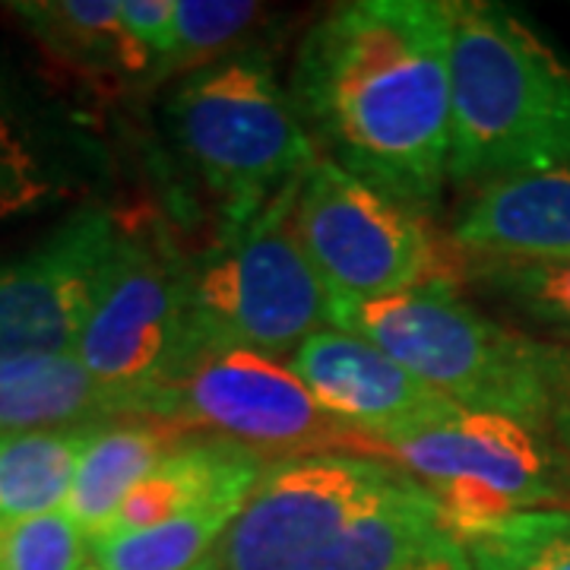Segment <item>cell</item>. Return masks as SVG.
<instances>
[{
	"label": "cell",
	"instance_id": "cell-24",
	"mask_svg": "<svg viewBox=\"0 0 570 570\" xmlns=\"http://www.w3.org/2000/svg\"><path fill=\"white\" fill-rule=\"evenodd\" d=\"M261 13L264 7L254 0H175V58L168 80H181L242 51V39Z\"/></svg>",
	"mask_w": 570,
	"mask_h": 570
},
{
	"label": "cell",
	"instance_id": "cell-12",
	"mask_svg": "<svg viewBox=\"0 0 570 570\" xmlns=\"http://www.w3.org/2000/svg\"><path fill=\"white\" fill-rule=\"evenodd\" d=\"M285 362L314 400L340 425L367 441L377 456L390 441L434 425L460 409L387 352L340 326L311 333Z\"/></svg>",
	"mask_w": 570,
	"mask_h": 570
},
{
	"label": "cell",
	"instance_id": "cell-10",
	"mask_svg": "<svg viewBox=\"0 0 570 570\" xmlns=\"http://www.w3.org/2000/svg\"><path fill=\"white\" fill-rule=\"evenodd\" d=\"M409 475L374 453L273 460L216 549V570H321L346 530Z\"/></svg>",
	"mask_w": 570,
	"mask_h": 570
},
{
	"label": "cell",
	"instance_id": "cell-2",
	"mask_svg": "<svg viewBox=\"0 0 570 570\" xmlns=\"http://www.w3.org/2000/svg\"><path fill=\"white\" fill-rule=\"evenodd\" d=\"M330 326L374 343L466 412L551 431L570 400V346L494 321L456 279L377 302H330Z\"/></svg>",
	"mask_w": 570,
	"mask_h": 570
},
{
	"label": "cell",
	"instance_id": "cell-25",
	"mask_svg": "<svg viewBox=\"0 0 570 570\" xmlns=\"http://www.w3.org/2000/svg\"><path fill=\"white\" fill-rule=\"evenodd\" d=\"M89 539L63 513L0 517V570H89Z\"/></svg>",
	"mask_w": 570,
	"mask_h": 570
},
{
	"label": "cell",
	"instance_id": "cell-26",
	"mask_svg": "<svg viewBox=\"0 0 570 570\" xmlns=\"http://www.w3.org/2000/svg\"><path fill=\"white\" fill-rule=\"evenodd\" d=\"M121 20L153 63L156 82L168 80L175 58V0H121Z\"/></svg>",
	"mask_w": 570,
	"mask_h": 570
},
{
	"label": "cell",
	"instance_id": "cell-17",
	"mask_svg": "<svg viewBox=\"0 0 570 570\" xmlns=\"http://www.w3.org/2000/svg\"><path fill=\"white\" fill-rule=\"evenodd\" d=\"M187 431L156 419H115L82 453L63 513L96 539L115 520L127 494L140 485L171 450L187 441Z\"/></svg>",
	"mask_w": 570,
	"mask_h": 570
},
{
	"label": "cell",
	"instance_id": "cell-27",
	"mask_svg": "<svg viewBox=\"0 0 570 570\" xmlns=\"http://www.w3.org/2000/svg\"><path fill=\"white\" fill-rule=\"evenodd\" d=\"M551 431H554V438H558V444L570 453V400L561 406V412L554 415V422H551Z\"/></svg>",
	"mask_w": 570,
	"mask_h": 570
},
{
	"label": "cell",
	"instance_id": "cell-14",
	"mask_svg": "<svg viewBox=\"0 0 570 570\" xmlns=\"http://www.w3.org/2000/svg\"><path fill=\"white\" fill-rule=\"evenodd\" d=\"M266 466L269 460L257 450L194 431L127 494L99 535L149 530L216 501H247Z\"/></svg>",
	"mask_w": 570,
	"mask_h": 570
},
{
	"label": "cell",
	"instance_id": "cell-9",
	"mask_svg": "<svg viewBox=\"0 0 570 570\" xmlns=\"http://www.w3.org/2000/svg\"><path fill=\"white\" fill-rule=\"evenodd\" d=\"M137 419L216 434L264 453L269 463L340 450L374 453L314 400L285 358L250 348H216L187 358L142 400Z\"/></svg>",
	"mask_w": 570,
	"mask_h": 570
},
{
	"label": "cell",
	"instance_id": "cell-16",
	"mask_svg": "<svg viewBox=\"0 0 570 570\" xmlns=\"http://www.w3.org/2000/svg\"><path fill=\"white\" fill-rule=\"evenodd\" d=\"M7 10L51 61L86 80L156 86L153 63L124 29L121 0H26Z\"/></svg>",
	"mask_w": 570,
	"mask_h": 570
},
{
	"label": "cell",
	"instance_id": "cell-13",
	"mask_svg": "<svg viewBox=\"0 0 570 570\" xmlns=\"http://www.w3.org/2000/svg\"><path fill=\"white\" fill-rule=\"evenodd\" d=\"M448 242L466 257H570V168L513 175L472 190Z\"/></svg>",
	"mask_w": 570,
	"mask_h": 570
},
{
	"label": "cell",
	"instance_id": "cell-18",
	"mask_svg": "<svg viewBox=\"0 0 570 570\" xmlns=\"http://www.w3.org/2000/svg\"><path fill=\"white\" fill-rule=\"evenodd\" d=\"M105 425L86 422L0 434V517L20 520L63 510L82 453Z\"/></svg>",
	"mask_w": 570,
	"mask_h": 570
},
{
	"label": "cell",
	"instance_id": "cell-6",
	"mask_svg": "<svg viewBox=\"0 0 570 570\" xmlns=\"http://www.w3.org/2000/svg\"><path fill=\"white\" fill-rule=\"evenodd\" d=\"M187 264L159 219L121 216L115 254L73 348L115 419H137L142 400L181 362Z\"/></svg>",
	"mask_w": 570,
	"mask_h": 570
},
{
	"label": "cell",
	"instance_id": "cell-23",
	"mask_svg": "<svg viewBox=\"0 0 570 570\" xmlns=\"http://www.w3.org/2000/svg\"><path fill=\"white\" fill-rule=\"evenodd\" d=\"M63 197L58 163L32 124L0 99V223L39 213Z\"/></svg>",
	"mask_w": 570,
	"mask_h": 570
},
{
	"label": "cell",
	"instance_id": "cell-1",
	"mask_svg": "<svg viewBox=\"0 0 570 570\" xmlns=\"http://www.w3.org/2000/svg\"><path fill=\"white\" fill-rule=\"evenodd\" d=\"M453 0H352L295 51L288 92L321 156L431 219L450 187Z\"/></svg>",
	"mask_w": 570,
	"mask_h": 570
},
{
	"label": "cell",
	"instance_id": "cell-3",
	"mask_svg": "<svg viewBox=\"0 0 570 570\" xmlns=\"http://www.w3.org/2000/svg\"><path fill=\"white\" fill-rule=\"evenodd\" d=\"M450 187L570 168V67L508 7L453 0Z\"/></svg>",
	"mask_w": 570,
	"mask_h": 570
},
{
	"label": "cell",
	"instance_id": "cell-21",
	"mask_svg": "<svg viewBox=\"0 0 570 570\" xmlns=\"http://www.w3.org/2000/svg\"><path fill=\"white\" fill-rule=\"evenodd\" d=\"M460 283L570 340V257H466Z\"/></svg>",
	"mask_w": 570,
	"mask_h": 570
},
{
	"label": "cell",
	"instance_id": "cell-19",
	"mask_svg": "<svg viewBox=\"0 0 570 570\" xmlns=\"http://www.w3.org/2000/svg\"><path fill=\"white\" fill-rule=\"evenodd\" d=\"M111 419L102 390L73 352L0 365V434Z\"/></svg>",
	"mask_w": 570,
	"mask_h": 570
},
{
	"label": "cell",
	"instance_id": "cell-8",
	"mask_svg": "<svg viewBox=\"0 0 570 570\" xmlns=\"http://www.w3.org/2000/svg\"><path fill=\"white\" fill-rule=\"evenodd\" d=\"M292 223L330 302H377L434 279L460 283L463 254L438 242L425 216L324 156L298 184Z\"/></svg>",
	"mask_w": 570,
	"mask_h": 570
},
{
	"label": "cell",
	"instance_id": "cell-22",
	"mask_svg": "<svg viewBox=\"0 0 570 570\" xmlns=\"http://www.w3.org/2000/svg\"><path fill=\"white\" fill-rule=\"evenodd\" d=\"M456 535L475 570H570V508L527 510Z\"/></svg>",
	"mask_w": 570,
	"mask_h": 570
},
{
	"label": "cell",
	"instance_id": "cell-5",
	"mask_svg": "<svg viewBox=\"0 0 570 570\" xmlns=\"http://www.w3.org/2000/svg\"><path fill=\"white\" fill-rule=\"evenodd\" d=\"M298 184L276 194L245 225L219 228V238L190 257L187 340L178 367L216 348L288 358L311 333L330 326V295L292 223Z\"/></svg>",
	"mask_w": 570,
	"mask_h": 570
},
{
	"label": "cell",
	"instance_id": "cell-4",
	"mask_svg": "<svg viewBox=\"0 0 570 570\" xmlns=\"http://www.w3.org/2000/svg\"><path fill=\"white\" fill-rule=\"evenodd\" d=\"M163 127L223 213V228L254 219L321 159L292 92L264 48H242L175 80Z\"/></svg>",
	"mask_w": 570,
	"mask_h": 570
},
{
	"label": "cell",
	"instance_id": "cell-7",
	"mask_svg": "<svg viewBox=\"0 0 570 570\" xmlns=\"http://www.w3.org/2000/svg\"><path fill=\"white\" fill-rule=\"evenodd\" d=\"M444 510L456 532L527 510L570 508V453L554 431L456 409L381 448Z\"/></svg>",
	"mask_w": 570,
	"mask_h": 570
},
{
	"label": "cell",
	"instance_id": "cell-11",
	"mask_svg": "<svg viewBox=\"0 0 570 570\" xmlns=\"http://www.w3.org/2000/svg\"><path fill=\"white\" fill-rule=\"evenodd\" d=\"M121 216L86 206L36 250L0 264V365L67 355L99 295Z\"/></svg>",
	"mask_w": 570,
	"mask_h": 570
},
{
	"label": "cell",
	"instance_id": "cell-20",
	"mask_svg": "<svg viewBox=\"0 0 570 570\" xmlns=\"http://www.w3.org/2000/svg\"><path fill=\"white\" fill-rule=\"evenodd\" d=\"M245 501H216L137 532L89 539L96 570H194L206 564Z\"/></svg>",
	"mask_w": 570,
	"mask_h": 570
},
{
	"label": "cell",
	"instance_id": "cell-28",
	"mask_svg": "<svg viewBox=\"0 0 570 570\" xmlns=\"http://www.w3.org/2000/svg\"><path fill=\"white\" fill-rule=\"evenodd\" d=\"M89 570H96V568H89ZM194 570H216V558H209L206 564H200V568H194Z\"/></svg>",
	"mask_w": 570,
	"mask_h": 570
},
{
	"label": "cell",
	"instance_id": "cell-15",
	"mask_svg": "<svg viewBox=\"0 0 570 570\" xmlns=\"http://www.w3.org/2000/svg\"><path fill=\"white\" fill-rule=\"evenodd\" d=\"M321 570H475L444 510L415 479L358 517Z\"/></svg>",
	"mask_w": 570,
	"mask_h": 570
}]
</instances>
